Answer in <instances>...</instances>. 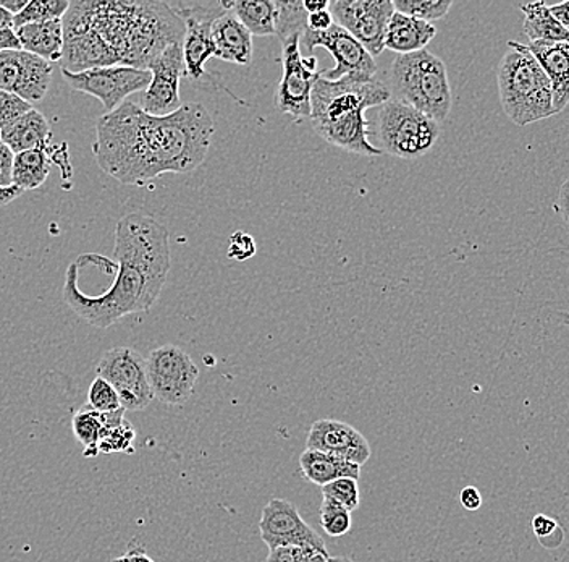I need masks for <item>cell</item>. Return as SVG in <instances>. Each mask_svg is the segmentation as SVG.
Listing matches in <instances>:
<instances>
[{"mask_svg":"<svg viewBox=\"0 0 569 562\" xmlns=\"http://www.w3.org/2000/svg\"><path fill=\"white\" fill-rule=\"evenodd\" d=\"M213 119L201 102H187L156 117L124 101L99 117L92 155L107 176L124 185H144L162 174H187L204 162L212 145Z\"/></svg>","mask_w":569,"mask_h":562,"instance_id":"1","label":"cell"},{"mask_svg":"<svg viewBox=\"0 0 569 562\" xmlns=\"http://www.w3.org/2000/svg\"><path fill=\"white\" fill-rule=\"evenodd\" d=\"M62 27L63 69L74 73L113 66L148 70L184 37L176 9L151 0H73Z\"/></svg>","mask_w":569,"mask_h":562,"instance_id":"2","label":"cell"},{"mask_svg":"<svg viewBox=\"0 0 569 562\" xmlns=\"http://www.w3.org/2000/svg\"><path fill=\"white\" fill-rule=\"evenodd\" d=\"M116 280L101 295H87L78 287V263L67 269L63 298L89 325L110 327L124 316L148 312L158 302L169 277V230L159 220L130 213L117 223Z\"/></svg>","mask_w":569,"mask_h":562,"instance_id":"3","label":"cell"},{"mask_svg":"<svg viewBox=\"0 0 569 562\" xmlns=\"http://www.w3.org/2000/svg\"><path fill=\"white\" fill-rule=\"evenodd\" d=\"M389 88L377 78L348 77L327 81L320 77L311 92V120L316 134L327 144L359 156H380L368 138V109L383 106Z\"/></svg>","mask_w":569,"mask_h":562,"instance_id":"4","label":"cell"},{"mask_svg":"<svg viewBox=\"0 0 569 562\" xmlns=\"http://www.w3.org/2000/svg\"><path fill=\"white\" fill-rule=\"evenodd\" d=\"M508 48L497 72L498 96L508 119L526 127L557 116L549 77L528 46L510 41Z\"/></svg>","mask_w":569,"mask_h":562,"instance_id":"5","label":"cell"},{"mask_svg":"<svg viewBox=\"0 0 569 562\" xmlns=\"http://www.w3.org/2000/svg\"><path fill=\"white\" fill-rule=\"evenodd\" d=\"M391 99L405 102L442 124L453 106L447 66L432 52L397 56L389 70Z\"/></svg>","mask_w":569,"mask_h":562,"instance_id":"6","label":"cell"},{"mask_svg":"<svg viewBox=\"0 0 569 562\" xmlns=\"http://www.w3.org/2000/svg\"><path fill=\"white\" fill-rule=\"evenodd\" d=\"M377 130L380 151L400 159L421 158L440 137V124L432 117L391 98L380 110Z\"/></svg>","mask_w":569,"mask_h":562,"instance_id":"7","label":"cell"},{"mask_svg":"<svg viewBox=\"0 0 569 562\" xmlns=\"http://www.w3.org/2000/svg\"><path fill=\"white\" fill-rule=\"evenodd\" d=\"M146 369L154 400L167 405H181L193 396L199 368L178 345L154 348L146 358Z\"/></svg>","mask_w":569,"mask_h":562,"instance_id":"8","label":"cell"},{"mask_svg":"<svg viewBox=\"0 0 569 562\" xmlns=\"http://www.w3.org/2000/svg\"><path fill=\"white\" fill-rule=\"evenodd\" d=\"M301 37L283 39V75L276 91V106L280 112L295 119L311 117V92L319 78L316 56H301Z\"/></svg>","mask_w":569,"mask_h":562,"instance_id":"9","label":"cell"},{"mask_svg":"<svg viewBox=\"0 0 569 562\" xmlns=\"http://www.w3.org/2000/svg\"><path fill=\"white\" fill-rule=\"evenodd\" d=\"M96 373L117 391L120 404L127 412L144 411L154 401V394L149 386L146 358L133 348H110L102 355Z\"/></svg>","mask_w":569,"mask_h":562,"instance_id":"10","label":"cell"},{"mask_svg":"<svg viewBox=\"0 0 569 562\" xmlns=\"http://www.w3.org/2000/svg\"><path fill=\"white\" fill-rule=\"evenodd\" d=\"M62 77L73 90L98 98L107 114L119 109L133 92L148 90L151 83L149 70L124 66L96 67L78 73L62 67Z\"/></svg>","mask_w":569,"mask_h":562,"instance_id":"11","label":"cell"},{"mask_svg":"<svg viewBox=\"0 0 569 562\" xmlns=\"http://www.w3.org/2000/svg\"><path fill=\"white\" fill-rule=\"evenodd\" d=\"M329 10L336 24L358 39L369 55H382L387 27L395 13L391 0H333Z\"/></svg>","mask_w":569,"mask_h":562,"instance_id":"12","label":"cell"},{"mask_svg":"<svg viewBox=\"0 0 569 562\" xmlns=\"http://www.w3.org/2000/svg\"><path fill=\"white\" fill-rule=\"evenodd\" d=\"M184 23L183 49L184 75L199 81L206 75V62L216 57L212 41V23L227 12L222 2L176 3L172 6Z\"/></svg>","mask_w":569,"mask_h":562,"instance_id":"13","label":"cell"},{"mask_svg":"<svg viewBox=\"0 0 569 562\" xmlns=\"http://www.w3.org/2000/svg\"><path fill=\"white\" fill-rule=\"evenodd\" d=\"M306 52H312L316 48H326L336 59V67L332 70H323L320 77L327 81H337L340 78L355 75V77L372 78L377 73L376 59L369 55L368 49L351 37L343 28L333 24L330 30L323 33L306 30L301 37Z\"/></svg>","mask_w":569,"mask_h":562,"instance_id":"14","label":"cell"},{"mask_svg":"<svg viewBox=\"0 0 569 562\" xmlns=\"http://www.w3.org/2000/svg\"><path fill=\"white\" fill-rule=\"evenodd\" d=\"M259 532L269 550L280 546H309L327 551L322 536L301 517L291 501L273 497L262 509Z\"/></svg>","mask_w":569,"mask_h":562,"instance_id":"15","label":"cell"},{"mask_svg":"<svg viewBox=\"0 0 569 562\" xmlns=\"http://www.w3.org/2000/svg\"><path fill=\"white\" fill-rule=\"evenodd\" d=\"M53 66L27 51L0 52V90L38 105L51 87Z\"/></svg>","mask_w":569,"mask_h":562,"instance_id":"16","label":"cell"},{"mask_svg":"<svg viewBox=\"0 0 569 562\" xmlns=\"http://www.w3.org/2000/svg\"><path fill=\"white\" fill-rule=\"evenodd\" d=\"M151 83L142 96V110L163 117L180 109V80L184 75L183 49L172 45L149 66Z\"/></svg>","mask_w":569,"mask_h":562,"instance_id":"17","label":"cell"},{"mask_svg":"<svg viewBox=\"0 0 569 562\" xmlns=\"http://www.w3.org/2000/svg\"><path fill=\"white\" fill-rule=\"evenodd\" d=\"M306 450L337 455L343 461L365 465L371 459V444L361 432L340 420L322 418L312 423Z\"/></svg>","mask_w":569,"mask_h":562,"instance_id":"18","label":"cell"},{"mask_svg":"<svg viewBox=\"0 0 569 562\" xmlns=\"http://www.w3.org/2000/svg\"><path fill=\"white\" fill-rule=\"evenodd\" d=\"M528 48L549 77L555 114H560L569 105V45L533 41L529 42Z\"/></svg>","mask_w":569,"mask_h":562,"instance_id":"19","label":"cell"},{"mask_svg":"<svg viewBox=\"0 0 569 562\" xmlns=\"http://www.w3.org/2000/svg\"><path fill=\"white\" fill-rule=\"evenodd\" d=\"M212 41L217 59L237 66H251L252 34L231 12H226L212 23Z\"/></svg>","mask_w":569,"mask_h":562,"instance_id":"20","label":"cell"},{"mask_svg":"<svg viewBox=\"0 0 569 562\" xmlns=\"http://www.w3.org/2000/svg\"><path fill=\"white\" fill-rule=\"evenodd\" d=\"M3 144L12 149L13 155H20L33 149L51 148L52 130L44 114L39 110H28L24 116L0 131Z\"/></svg>","mask_w":569,"mask_h":562,"instance_id":"21","label":"cell"},{"mask_svg":"<svg viewBox=\"0 0 569 562\" xmlns=\"http://www.w3.org/2000/svg\"><path fill=\"white\" fill-rule=\"evenodd\" d=\"M437 28L403 13L395 12L386 33V49L398 56L425 51L426 46L436 38Z\"/></svg>","mask_w":569,"mask_h":562,"instance_id":"22","label":"cell"},{"mask_svg":"<svg viewBox=\"0 0 569 562\" xmlns=\"http://www.w3.org/2000/svg\"><path fill=\"white\" fill-rule=\"evenodd\" d=\"M21 51L30 52L56 63L62 59L63 27L62 20L46 21V23L24 24L16 30Z\"/></svg>","mask_w":569,"mask_h":562,"instance_id":"23","label":"cell"},{"mask_svg":"<svg viewBox=\"0 0 569 562\" xmlns=\"http://www.w3.org/2000/svg\"><path fill=\"white\" fill-rule=\"evenodd\" d=\"M300 469L302 475L309 482L322 486L336 482L340 479L359 480L361 476V465L353 462L343 461L337 455L320 453V451L306 450L300 455Z\"/></svg>","mask_w":569,"mask_h":562,"instance_id":"24","label":"cell"},{"mask_svg":"<svg viewBox=\"0 0 569 562\" xmlns=\"http://www.w3.org/2000/svg\"><path fill=\"white\" fill-rule=\"evenodd\" d=\"M222 7L254 37H276V2L272 0H222Z\"/></svg>","mask_w":569,"mask_h":562,"instance_id":"25","label":"cell"},{"mask_svg":"<svg viewBox=\"0 0 569 562\" xmlns=\"http://www.w3.org/2000/svg\"><path fill=\"white\" fill-rule=\"evenodd\" d=\"M51 152L52 148H48L16 155L12 172L13 187L24 191L36 190L44 185L49 172H51Z\"/></svg>","mask_w":569,"mask_h":562,"instance_id":"26","label":"cell"},{"mask_svg":"<svg viewBox=\"0 0 569 562\" xmlns=\"http://www.w3.org/2000/svg\"><path fill=\"white\" fill-rule=\"evenodd\" d=\"M525 13V33L533 41L568 42L569 33L551 16L549 6L542 0L521 7Z\"/></svg>","mask_w":569,"mask_h":562,"instance_id":"27","label":"cell"},{"mask_svg":"<svg viewBox=\"0 0 569 562\" xmlns=\"http://www.w3.org/2000/svg\"><path fill=\"white\" fill-rule=\"evenodd\" d=\"M106 423V414L94 411L88 404L73 415L71 428L78 443L83 444L87 457H96L99 454V443L104 436Z\"/></svg>","mask_w":569,"mask_h":562,"instance_id":"28","label":"cell"},{"mask_svg":"<svg viewBox=\"0 0 569 562\" xmlns=\"http://www.w3.org/2000/svg\"><path fill=\"white\" fill-rule=\"evenodd\" d=\"M124 414H127L124 408L106 414V432L101 443H99V453L116 454L133 451V441L137 433H134L133 425L124 420Z\"/></svg>","mask_w":569,"mask_h":562,"instance_id":"29","label":"cell"},{"mask_svg":"<svg viewBox=\"0 0 569 562\" xmlns=\"http://www.w3.org/2000/svg\"><path fill=\"white\" fill-rule=\"evenodd\" d=\"M69 7V0H30L28 6L18 16L13 17V30H18L24 24L62 20Z\"/></svg>","mask_w":569,"mask_h":562,"instance_id":"30","label":"cell"},{"mask_svg":"<svg viewBox=\"0 0 569 562\" xmlns=\"http://www.w3.org/2000/svg\"><path fill=\"white\" fill-rule=\"evenodd\" d=\"M308 30V12L302 2H282L276 0V37L280 41L293 37H302Z\"/></svg>","mask_w":569,"mask_h":562,"instance_id":"31","label":"cell"},{"mask_svg":"<svg viewBox=\"0 0 569 562\" xmlns=\"http://www.w3.org/2000/svg\"><path fill=\"white\" fill-rule=\"evenodd\" d=\"M395 12L432 23L442 20L450 12L451 0H393Z\"/></svg>","mask_w":569,"mask_h":562,"instance_id":"32","label":"cell"},{"mask_svg":"<svg viewBox=\"0 0 569 562\" xmlns=\"http://www.w3.org/2000/svg\"><path fill=\"white\" fill-rule=\"evenodd\" d=\"M320 525H322L327 535L332 536V539H340V536L350 533L353 519H351V512L348 509L323 497L322 506H320Z\"/></svg>","mask_w":569,"mask_h":562,"instance_id":"33","label":"cell"},{"mask_svg":"<svg viewBox=\"0 0 569 562\" xmlns=\"http://www.w3.org/2000/svg\"><path fill=\"white\" fill-rule=\"evenodd\" d=\"M322 496L340 504L341 507L348 509L350 512L356 511L359 503H361L358 480L355 479H340L322 486Z\"/></svg>","mask_w":569,"mask_h":562,"instance_id":"34","label":"cell"},{"mask_svg":"<svg viewBox=\"0 0 569 562\" xmlns=\"http://www.w3.org/2000/svg\"><path fill=\"white\" fill-rule=\"evenodd\" d=\"M88 405L94 408V411L101 412V414H110V412H117L122 408L117 391L106 379L99 378V376L89 386Z\"/></svg>","mask_w":569,"mask_h":562,"instance_id":"35","label":"cell"},{"mask_svg":"<svg viewBox=\"0 0 569 562\" xmlns=\"http://www.w3.org/2000/svg\"><path fill=\"white\" fill-rule=\"evenodd\" d=\"M329 553L309 546H280L269 550L266 562H327Z\"/></svg>","mask_w":569,"mask_h":562,"instance_id":"36","label":"cell"},{"mask_svg":"<svg viewBox=\"0 0 569 562\" xmlns=\"http://www.w3.org/2000/svg\"><path fill=\"white\" fill-rule=\"evenodd\" d=\"M31 109H33V106L28 105L23 99L18 98L12 92L0 90V131L16 122L17 119H20Z\"/></svg>","mask_w":569,"mask_h":562,"instance_id":"37","label":"cell"},{"mask_svg":"<svg viewBox=\"0 0 569 562\" xmlns=\"http://www.w3.org/2000/svg\"><path fill=\"white\" fill-rule=\"evenodd\" d=\"M256 241L254 238L243 230H238L233 236L230 237L229 252L227 256L234 262H248L252 256L256 255Z\"/></svg>","mask_w":569,"mask_h":562,"instance_id":"38","label":"cell"},{"mask_svg":"<svg viewBox=\"0 0 569 562\" xmlns=\"http://www.w3.org/2000/svg\"><path fill=\"white\" fill-rule=\"evenodd\" d=\"M13 159H16V155L12 149L3 144L2 137H0V188L13 187Z\"/></svg>","mask_w":569,"mask_h":562,"instance_id":"39","label":"cell"},{"mask_svg":"<svg viewBox=\"0 0 569 562\" xmlns=\"http://www.w3.org/2000/svg\"><path fill=\"white\" fill-rule=\"evenodd\" d=\"M532 530L537 539L543 544H546L547 540L551 539V536L563 533L555 519L547 517V515L543 514L536 515V517L532 519Z\"/></svg>","mask_w":569,"mask_h":562,"instance_id":"40","label":"cell"},{"mask_svg":"<svg viewBox=\"0 0 569 562\" xmlns=\"http://www.w3.org/2000/svg\"><path fill=\"white\" fill-rule=\"evenodd\" d=\"M333 24H336V21H333L330 10L308 16V30L316 31V33H323V31L330 30Z\"/></svg>","mask_w":569,"mask_h":562,"instance_id":"41","label":"cell"},{"mask_svg":"<svg viewBox=\"0 0 569 562\" xmlns=\"http://www.w3.org/2000/svg\"><path fill=\"white\" fill-rule=\"evenodd\" d=\"M460 503L466 511H479L482 506V496L476 486H466L460 493Z\"/></svg>","mask_w":569,"mask_h":562,"instance_id":"42","label":"cell"},{"mask_svg":"<svg viewBox=\"0 0 569 562\" xmlns=\"http://www.w3.org/2000/svg\"><path fill=\"white\" fill-rule=\"evenodd\" d=\"M112 562H156L152 560L151 556H149L148 553H146L144 548L141 546V544H131L130 548H128L127 553L123 554V556L116 558Z\"/></svg>","mask_w":569,"mask_h":562,"instance_id":"43","label":"cell"},{"mask_svg":"<svg viewBox=\"0 0 569 562\" xmlns=\"http://www.w3.org/2000/svg\"><path fill=\"white\" fill-rule=\"evenodd\" d=\"M558 211H560L561 219L567 224L569 229V177L563 181L560 187V194H558Z\"/></svg>","mask_w":569,"mask_h":562,"instance_id":"44","label":"cell"},{"mask_svg":"<svg viewBox=\"0 0 569 562\" xmlns=\"http://www.w3.org/2000/svg\"><path fill=\"white\" fill-rule=\"evenodd\" d=\"M21 51L16 30L0 31V52Z\"/></svg>","mask_w":569,"mask_h":562,"instance_id":"45","label":"cell"},{"mask_svg":"<svg viewBox=\"0 0 569 562\" xmlns=\"http://www.w3.org/2000/svg\"><path fill=\"white\" fill-rule=\"evenodd\" d=\"M549 9L551 16L555 17V20H557L558 23H560L569 33V0L557 3V6H551Z\"/></svg>","mask_w":569,"mask_h":562,"instance_id":"46","label":"cell"},{"mask_svg":"<svg viewBox=\"0 0 569 562\" xmlns=\"http://www.w3.org/2000/svg\"><path fill=\"white\" fill-rule=\"evenodd\" d=\"M329 0H302V7H305L308 16H311V13L323 12V10H329Z\"/></svg>","mask_w":569,"mask_h":562,"instance_id":"47","label":"cell"},{"mask_svg":"<svg viewBox=\"0 0 569 562\" xmlns=\"http://www.w3.org/2000/svg\"><path fill=\"white\" fill-rule=\"evenodd\" d=\"M21 194H23V191L17 187L0 188V208L9 205V203H12L13 200H17Z\"/></svg>","mask_w":569,"mask_h":562,"instance_id":"48","label":"cell"},{"mask_svg":"<svg viewBox=\"0 0 569 562\" xmlns=\"http://www.w3.org/2000/svg\"><path fill=\"white\" fill-rule=\"evenodd\" d=\"M28 2H30V0H0V7L9 10V12L16 17L28 6Z\"/></svg>","mask_w":569,"mask_h":562,"instance_id":"49","label":"cell"},{"mask_svg":"<svg viewBox=\"0 0 569 562\" xmlns=\"http://www.w3.org/2000/svg\"><path fill=\"white\" fill-rule=\"evenodd\" d=\"M13 30V16L9 10L0 7V31Z\"/></svg>","mask_w":569,"mask_h":562,"instance_id":"50","label":"cell"},{"mask_svg":"<svg viewBox=\"0 0 569 562\" xmlns=\"http://www.w3.org/2000/svg\"><path fill=\"white\" fill-rule=\"evenodd\" d=\"M327 562H355L353 560H350V558L347 556H336V558H329V561Z\"/></svg>","mask_w":569,"mask_h":562,"instance_id":"51","label":"cell"}]
</instances>
